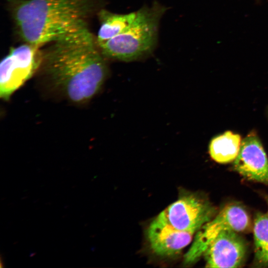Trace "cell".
Segmentation results:
<instances>
[{
  "instance_id": "6da1fadb",
  "label": "cell",
  "mask_w": 268,
  "mask_h": 268,
  "mask_svg": "<svg viewBox=\"0 0 268 268\" xmlns=\"http://www.w3.org/2000/svg\"><path fill=\"white\" fill-rule=\"evenodd\" d=\"M51 43L43 52L42 64L53 84L74 103L91 99L106 79L108 68L87 25Z\"/></svg>"
},
{
  "instance_id": "7a4b0ae2",
  "label": "cell",
  "mask_w": 268,
  "mask_h": 268,
  "mask_svg": "<svg viewBox=\"0 0 268 268\" xmlns=\"http://www.w3.org/2000/svg\"><path fill=\"white\" fill-rule=\"evenodd\" d=\"M12 14L21 38L40 47L79 27L95 9V0H15Z\"/></svg>"
},
{
  "instance_id": "3957f363",
  "label": "cell",
  "mask_w": 268,
  "mask_h": 268,
  "mask_svg": "<svg viewBox=\"0 0 268 268\" xmlns=\"http://www.w3.org/2000/svg\"><path fill=\"white\" fill-rule=\"evenodd\" d=\"M166 7L157 2L136 11V16L124 32L99 46L104 57L121 61L138 60L151 54L158 38L160 20Z\"/></svg>"
},
{
  "instance_id": "277c9868",
  "label": "cell",
  "mask_w": 268,
  "mask_h": 268,
  "mask_svg": "<svg viewBox=\"0 0 268 268\" xmlns=\"http://www.w3.org/2000/svg\"><path fill=\"white\" fill-rule=\"evenodd\" d=\"M27 43L12 48L0 65V97L8 100L42 64L43 52Z\"/></svg>"
},
{
  "instance_id": "5b68a950",
  "label": "cell",
  "mask_w": 268,
  "mask_h": 268,
  "mask_svg": "<svg viewBox=\"0 0 268 268\" xmlns=\"http://www.w3.org/2000/svg\"><path fill=\"white\" fill-rule=\"evenodd\" d=\"M249 217L240 205L232 204L226 206L212 220L199 229L190 249L184 256V262L192 264L197 261L210 244L221 232L226 230L236 232L246 230L249 225Z\"/></svg>"
},
{
  "instance_id": "8992f818",
  "label": "cell",
  "mask_w": 268,
  "mask_h": 268,
  "mask_svg": "<svg viewBox=\"0 0 268 268\" xmlns=\"http://www.w3.org/2000/svg\"><path fill=\"white\" fill-rule=\"evenodd\" d=\"M161 212L175 228L195 233L210 220L213 211L207 201L186 193Z\"/></svg>"
},
{
  "instance_id": "52a82bcc",
  "label": "cell",
  "mask_w": 268,
  "mask_h": 268,
  "mask_svg": "<svg viewBox=\"0 0 268 268\" xmlns=\"http://www.w3.org/2000/svg\"><path fill=\"white\" fill-rule=\"evenodd\" d=\"M194 234L175 228L161 212L150 223L147 230L151 249L162 257L178 254L191 243Z\"/></svg>"
},
{
  "instance_id": "ba28073f",
  "label": "cell",
  "mask_w": 268,
  "mask_h": 268,
  "mask_svg": "<svg viewBox=\"0 0 268 268\" xmlns=\"http://www.w3.org/2000/svg\"><path fill=\"white\" fill-rule=\"evenodd\" d=\"M233 168L248 180L268 184V159L256 133H250L242 141Z\"/></svg>"
},
{
  "instance_id": "9c48e42d",
  "label": "cell",
  "mask_w": 268,
  "mask_h": 268,
  "mask_svg": "<svg viewBox=\"0 0 268 268\" xmlns=\"http://www.w3.org/2000/svg\"><path fill=\"white\" fill-rule=\"evenodd\" d=\"M236 232L223 231L210 244L203 254L206 267L237 268L242 264L246 246Z\"/></svg>"
},
{
  "instance_id": "30bf717a",
  "label": "cell",
  "mask_w": 268,
  "mask_h": 268,
  "mask_svg": "<svg viewBox=\"0 0 268 268\" xmlns=\"http://www.w3.org/2000/svg\"><path fill=\"white\" fill-rule=\"evenodd\" d=\"M136 16V11L126 14L112 13L102 9L99 13L101 26L96 43L99 46L126 31Z\"/></svg>"
},
{
  "instance_id": "8fae6325",
  "label": "cell",
  "mask_w": 268,
  "mask_h": 268,
  "mask_svg": "<svg viewBox=\"0 0 268 268\" xmlns=\"http://www.w3.org/2000/svg\"><path fill=\"white\" fill-rule=\"evenodd\" d=\"M241 136L231 131L214 137L209 145L211 157L220 163H227L235 159L241 146Z\"/></svg>"
},
{
  "instance_id": "7c38bea8",
  "label": "cell",
  "mask_w": 268,
  "mask_h": 268,
  "mask_svg": "<svg viewBox=\"0 0 268 268\" xmlns=\"http://www.w3.org/2000/svg\"><path fill=\"white\" fill-rule=\"evenodd\" d=\"M255 256L257 263L268 267V215L258 214L254 226Z\"/></svg>"
},
{
  "instance_id": "4fadbf2b",
  "label": "cell",
  "mask_w": 268,
  "mask_h": 268,
  "mask_svg": "<svg viewBox=\"0 0 268 268\" xmlns=\"http://www.w3.org/2000/svg\"></svg>"
}]
</instances>
